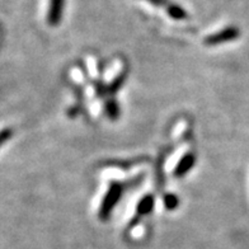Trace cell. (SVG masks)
I'll list each match as a JSON object with an SVG mask.
<instances>
[{
  "label": "cell",
  "instance_id": "cell-8",
  "mask_svg": "<svg viewBox=\"0 0 249 249\" xmlns=\"http://www.w3.org/2000/svg\"><path fill=\"white\" fill-rule=\"evenodd\" d=\"M124 78H126V76H124V74H121V75L118 76L117 79H115V80H113V83H112V84H109L107 88H105V90H107L108 93L117 92L118 89L122 87V84H124Z\"/></svg>",
  "mask_w": 249,
  "mask_h": 249
},
{
  "label": "cell",
  "instance_id": "cell-6",
  "mask_svg": "<svg viewBox=\"0 0 249 249\" xmlns=\"http://www.w3.org/2000/svg\"><path fill=\"white\" fill-rule=\"evenodd\" d=\"M105 109L107 116L111 120H117L118 116H120V107H118L117 102L113 101V99H109V101L106 102Z\"/></svg>",
  "mask_w": 249,
  "mask_h": 249
},
{
  "label": "cell",
  "instance_id": "cell-5",
  "mask_svg": "<svg viewBox=\"0 0 249 249\" xmlns=\"http://www.w3.org/2000/svg\"><path fill=\"white\" fill-rule=\"evenodd\" d=\"M154 197L151 195H148V196H144L139 201L138 207H136V211H138L139 216H142V215H148L153 211L154 209Z\"/></svg>",
  "mask_w": 249,
  "mask_h": 249
},
{
  "label": "cell",
  "instance_id": "cell-11",
  "mask_svg": "<svg viewBox=\"0 0 249 249\" xmlns=\"http://www.w3.org/2000/svg\"><path fill=\"white\" fill-rule=\"evenodd\" d=\"M149 1L154 4V5H161L165 0H149Z\"/></svg>",
  "mask_w": 249,
  "mask_h": 249
},
{
  "label": "cell",
  "instance_id": "cell-7",
  "mask_svg": "<svg viewBox=\"0 0 249 249\" xmlns=\"http://www.w3.org/2000/svg\"><path fill=\"white\" fill-rule=\"evenodd\" d=\"M168 13L174 19H184L186 18V12L178 5H171L168 8Z\"/></svg>",
  "mask_w": 249,
  "mask_h": 249
},
{
  "label": "cell",
  "instance_id": "cell-9",
  "mask_svg": "<svg viewBox=\"0 0 249 249\" xmlns=\"http://www.w3.org/2000/svg\"><path fill=\"white\" fill-rule=\"evenodd\" d=\"M178 203H179V200L174 195H167V196L164 197V206L168 210H174L178 206Z\"/></svg>",
  "mask_w": 249,
  "mask_h": 249
},
{
  "label": "cell",
  "instance_id": "cell-10",
  "mask_svg": "<svg viewBox=\"0 0 249 249\" xmlns=\"http://www.w3.org/2000/svg\"><path fill=\"white\" fill-rule=\"evenodd\" d=\"M12 130L10 128H5L3 131H0V146L3 144H5L10 138H12Z\"/></svg>",
  "mask_w": 249,
  "mask_h": 249
},
{
  "label": "cell",
  "instance_id": "cell-1",
  "mask_svg": "<svg viewBox=\"0 0 249 249\" xmlns=\"http://www.w3.org/2000/svg\"><path fill=\"white\" fill-rule=\"evenodd\" d=\"M124 184L118 183V182H111L108 190L106 192L105 197L101 202V207H99V219L101 220H108L109 215L112 213L113 209L116 207L120 200H121L122 194H124Z\"/></svg>",
  "mask_w": 249,
  "mask_h": 249
},
{
  "label": "cell",
  "instance_id": "cell-3",
  "mask_svg": "<svg viewBox=\"0 0 249 249\" xmlns=\"http://www.w3.org/2000/svg\"><path fill=\"white\" fill-rule=\"evenodd\" d=\"M195 163H196V157L192 153H187L186 155L180 158V160L178 161L177 167L174 169V176L178 178L186 176L188 172L194 168Z\"/></svg>",
  "mask_w": 249,
  "mask_h": 249
},
{
  "label": "cell",
  "instance_id": "cell-4",
  "mask_svg": "<svg viewBox=\"0 0 249 249\" xmlns=\"http://www.w3.org/2000/svg\"><path fill=\"white\" fill-rule=\"evenodd\" d=\"M64 9V0H50L47 20L50 26H57L60 23Z\"/></svg>",
  "mask_w": 249,
  "mask_h": 249
},
{
  "label": "cell",
  "instance_id": "cell-2",
  "mask_svg": "<svg viewBox=\"0 0 249 249\" xmlns=\"http://www.w3.org/2000/svg\"><path fill=\"white\" fill-rule=\"evenodd\" d=\"M239 30L236 27H228V28H224L220 32L213 33V35L207 37L205 39V43L207 46H217V45H221V43L234 41V39L239 37Z\"/></svg>",
  "mask_w": 249,
  "mask_h": 249
}]
</instances>
